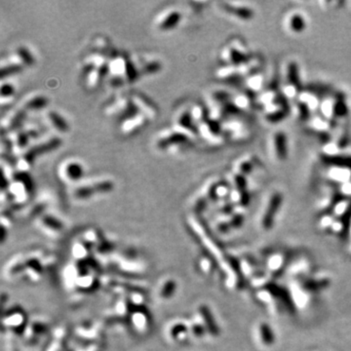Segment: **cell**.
Listing matches in <instances>:
<instances>
[{
    "instance_id": "obj_1",
    "label": "cell",
    "mask_w": 351,
    "mask_h": 351,
    "mask_svg": "<svg viewBox=\"0 0 351 351\" xmlns=\"http://www.w3.org/2000/svg\"><path fill=\"white\" fill-rule=\"evenodd\" d=\"M280 90L283 97L287 101L296 102L302 93L303 88L301 79V70L297 62L290 61L286 64L284 81L282 86H280Z\"/></svg>"
},
{
    "instance_id": "obj_2",
    "label": "cell",
    "mask_w": 351,
    "mask_h": 351,
    "mask_svg": "<svg viewBox=\"0 0 351 351\" xmlns=\"http://www.w3.org/2000/svg\"><path fill=\"white\" fill-rule=\"evenodd\" d=\"M33 190V184L27 172H19L14 176L8 188L2 192H7V200L13 204H23L26 202Z\"/></svg>"
},
{
    "instance_id": "obj_3",
    "label": "cell",
    "mask_w": 351,
    "mask_h": 351,
    "mask_svg": "<svg viewBox=\"0 0 351 351\" xmlns=\"http://www.w3.org/2000/svg\"><path fill=\"white\" fill-rule=\"evenodd\" d=\"M243 39L233 38L225 45L221 53V61L224 66H239L253 58Z\"/></svg>"
},
{
    "instance_id": "obj_4",
    "label": "cell",
    "mask_w": 351,
    "mask_h": 351,
    "mask_svg": "<svg viewBox=\"0 0 351 351\" xmlns=\"http://www.w3.org/2000/svg\"><path fill=\"white\" fill-rule=\"evenodd\" d=\"M61 139L55 136L45 142L39 143L36 146H32L28 150H26L20 157L19 161L17 163L20 172H27L39 155L48 153L52 150L57 149L59 146H61Z\"/></svg>"
},
{
    "instance_id": "obj_5",
    "label": "cell",
    "mask_w": 351,
    "mask_h": 351,
    "mask_svg": "<svg viewBox=\"0 0 351 351\" xmlns=\"http://www.w3.org/2000/svg\"><path fill=\"white\" fill-rule=\"evenodd\" d=\"M282 203L283 194L280 191H274L270 194L261 215L260 226L263 230H269L272 228L276 216L279 213Z\"/></svg>"
},
{
    "instance_id": "obj_6",
    "label": "cell",
    "mask_w": 351,
    "mask_h": 351,
    "mask_svg": "<svg viewBox=\"0 0 351 351\" xmlns=\"http://www.w3.org/2000/svg\"><path fill=\"white\" fill-rule=\"evenodd\" d=\"M192 140L175 128L163 131L156 140V146L163 150H172L175 147L188 145Z\"/></svg>"
},
{
    "instance_id": "obj_7",
    "label": "cell",
    "mask_w": 351,
    "mask_h": 351,
    "mask_svg": "<svg viewBox=\"0 0 351 351\" xmlns=\"http://www.w3.org/2000/svg\"><path fill=\"white\" fill-rule=\"evenodd\" d=\"M113 183L109 180L97 181L87 185H82L75 187L73 190V196L79 200H85L96 194L108 193L113 189Z\"/></svg>"
},
{
    "instance_id": "obj_8",
    "label": "cell",
    "mask_w": 351,
    "mask_h": 351,
    "mask_svg": "<svg viewBox=\"0 0 351 351\" xmlns=\"http://www.w3.org/2000/svg\"><path fill=\"white\" fill-rule=\"evenodd\" d=\"M174 128L178 131L184 133L186 136H189L191 140H194L199 136L198 129L191 115L190 109L181 111L176 116Z\"/></svg>"
},
{
    "instance_id": "obj_9",
    "label": "cell",
    "mask_w": 351,
    "mask_h": 351,
    "mask_svg": "<svg viewBox=\"0 0 351 351\" xmlns=\"http://www.w3.org/2000/svg\"><path fill=\"white\" fill-rule=\"evenodd\" d=\"M285 28L292 34H301L307 28V20L305 15L301 12L294 10L285 17Z\"/></svg>"
},
{
    "instance_id": "obj_10",
    "label": "cell",
    "mask_w": 351,
    "mask_h": 351,
    "mask_svg": "<svg viewBox=\"0 0 351 351\" xmlns=\"http://www.w3.org/2000/svg\"><path fill=\"white\" fill-rule=\"evenodd\" d=\"M84 175V168L77 161L68 160L60 168V176L66 183H76Z\"/></svg>"
},
{
    "instance_id": "obj_11",
    "label": "cell",
    "mask_w": 351,
    "mask_h": 351,
    "mask_svg": "<svg viewBox=\"0 0 351 351\" xmlns=\"http://www.w3.org/2000/svg\"><path fill=\"white\" fill-rule=\"evenodd\" d=\"M223 9L233 18L243 22H249L255 17V11L245 3L225 2L223 3Z\"/></svg>"
},
{
    "instance_id": "obj_12",
    "label": "cell",
    "mask_w": 351,
    "mask_h": 351,
    "mask_svg": "<svg viewBox=\"0 0 351 351\" xmlns=\"http://www.w3.org/2000/svg\"><path fill=\"white\" fill-rule=\"evenodd\" d=\"M271 150L276 160L285 161L289 155V143L283 131H277L271 136Z\"/></svg>"
},
{
    "instance_id": "obj_13",
    "label": "cell",
    "mask_w": 351,
    "mask_h": 351,
    "mask_svg": "<svg viewBox=\"0 0 351 351\" xmlns=\"http://www.w3.org/2000/svg\"><path fill=\"white\" fill-rule=\"evenodd\" d=\"M148 122L149 119L144 113L138 112L120 122V131L123 135H134L146 126Z\"/></svg>"
},
{
    "instance_id": "obj_14",
    "label": "cell",
    "mask_w": 351,
    "mask_h": 351,
    "mask_svg": "<svg viewBox=\"0 0 351 351\" xmlns=\"http://www.w3.org/2000/svg\"><path fill=\"white\" fill-rule=\"evenodd\" d=\"M255 341L263 348L271 347L275 342V335L272 328L266 323H259L254 330Z\"/></svg>"
},
{
    "instance_id": "obj_15",
    "label": "cell",
    "mask_w": 351,
    "mask_h": 351,
    "mask_svg": "<svg viewBox=\"0 0 351 351\" xmlns=\"http://www.w3.org/2000/svg\"><path fill=\"white\" fill-rule=\"evenodd\" d=\"M287 263H289L287 252H272L267 257V261L264 263V266L267 268V274L274 276L280 274Z\"/></svg>"
},
{
    "instance_id": "obj_16",
    "label": "cell",
    "mask_w": 351,
    "mask_h": 351,
    "mask_svg": "<svg viewBox=\"0 0 351 351\" xmlns=\"http://www.w3.org/2000/svg\"><path fill=\"white\" fill-rule=\"evenodd\" d=\"M27 115L28 112L23 108H20L18 110H15L14 112L10 113L7 118L4 119L2 122L3 131L6 130L8 133H14L22 129L27 119Z\"/></svg>"
},
{
    "instance_id": "obj_17",
    "label": "cell",
    "mask_w": 351,
    "mask_h": 351,
    "mask_svg": "<svg viewBox=\"0 0 351 351\" xmlns=\"http://www.w3.org/2000/svg\"><path fill=\"white\" fill-rule=\"evenodd\" d=\"M132 100L135 103L138 109L144 113L149 120L151 119H155L157 116V107L155 105L148 99V98L144 96L143 94H133L132 96Z\"/></svg>"
},
{
    "instance_id": "obj_18",
    "label": "cell",
    "mask_w": 351,
    "mask_h": 351,
    "mask_svg": "<svg viewBox=\"0 0 351 351\" xmlns=\"http://www.w3.org/2000/svg\"><path fill=\"white\" fill-rule=\"evenodd\" d=\"M11 134H12V136L9 140L11 150L16 154L24 153V150L27 149L29 142L31 140L28 135V133L26 132V130L24 128H22L14 133H11Z\"/></svg>"
},
{
    "instance_id": "obj_19",
    "label": "cell",
    "mask_w": 351,
    "mask_h": 351,
    "mask_svg": "<svg viewBox=\"0 0 351 351\" xmlns=\"http://www.w3.org/2000/svg\"><path fill=\"white\" fill-rule=\"evenodd\" d=\"M182 20V14L178 10H168L163 13L157 22V28L160 30H171L178 27Z\"/></svg>"
},
{
    "instance_id": "obj_20",
    "label": "cell",
    "mask_w": 351,
    "mask_h": 351,
    "mask_svg": "<svg viewBox=\"0 0 351 351\" xmlns=\"http://www.w3.org/2000/svg\"><path fill=\"white\" fill-rule=\"evenodd\" d=\"M244 87L246 88L247 93L255 94V93H262L264 90V76L260 72H256L245 78Z\"/></svg>"
},
{
    "instance_id": "obj_21",
    "label": "cell",
    "mask_w": 351,
    "mask_h": 351,
    "mask_svg": "<svg viewBox=\"0 0 351 351\" xmlns=\"http://www.w3.org/2000/svg\"><path fill=\"white\" fill-rule=\"evenodd\" d=\"M307 124L310 128L312 132L317 133V134H329L333 129V125L335 122L331 120H328L326 118L321 116L311 117L308 121Z\"/></svg>"
},
{
    "instance_id": "obj_22",
    "label": "cell",
    "mask_w": 351,
    "mask_h": 351,
    "mask_svg": "<svg viewBox=\"0 0 351 351\" xmlns=\"http://www.w3.org/2000/svg\"><path fill=\"white\" fill-rule=\"evenodd\" d=\"M23 68H25L19 60L16 58L14 55L9 59H7L6 62H2V67H1V78L4 79L6 76L13 75L15 73H18L22 71Z\"/></svg>"
},
{
    "instance_id": "obj_23",
    "label": "cell",
    "mask_w": 351,
    "mask_h": 351,
    "mask_svg": "<svg viewBox=\"0 0 351 351\" xmlns=\"http://www.w3.org/2000/svg\"><path fill=\"white\" fill-rule=\"evenodd\" d=\"M46 119L49 124L59 133H67L68 131V122L66 119L59 114L58 112L50 110L46 114Z\"/></svg>"
},
{
    "instance_id": "obj_24",
    "label": "cell",
    "mask_w": 351,
    "mask_h": 351,
    "mask_svg": "<svg viewBox=\"0 0 351 351\" xmlns=\"http://www.w3.org/2000/svg\"><path fill=\"white\" fill-rule=\"evenodd\" d=\"M48 105V99L43 95H36L33 97H29L23 105V109L27 112L39 111L43 109Z\"/></svg>"
},
{
    "instance_id": "obj_25",
    "label": "cell",
    "mask_w": 351,
    "mask_h": 351,
    "mask_svg": "<svg viewBox=\"0 0 351 351\" xmlns=\"http://www.w3.org/2000/svg\"><path fill=\"white\" fill-rule=\"evenodd\" d=\"M135 64H136L140 74H144V75L153 74L161 69V64L157 61L144 60L142 62L140 61V63H135Z\"/></svg>"
},
{
    "instance_id": "obj_26",
    "label": "cell",
    "mask_w": 351,
    "mask_h": 351,
    "mask_svg": "<svg viewBox=\"0 0 351 351\" xmlns=\"http://www.w3.org/2000/svg\"><path fill=\"white\" fill-rule=\"evenodd\" d=\"M40 223H41L42 226H44L45 228H48L52 231L62 230L64 227L63 223L61 221H59L56 217L51 216V215H43L40 218Z\"/></svg>"
},
{
    "instance_id": "obj_27",
    "label": "cell",
    "mask_w": 351,
    "mask_h": 351,
    "mask_svg": "<svg viewBox=\"0 0 351 351\" xmlns=\"http://www.w3.org/2000/svg\"><path fill=\"white\" fill-rule=\"evenodd\" d=\"M13 55L19 60L20 63L24 67H29L34 64V58L32 54L26 47H20L15 51Z\"/></svg>"
},
{
    "instance_id": "obj_28",
    "label": "cell",
    "mask_w": 351,
    "mask_h": 351,
    "mask_svg": "<svg viewBox=\"0 0 351 351\" xmlns=\"http://www.w3.org/2000/svg\"><path fill=\"white\" fill-rule=\"evenodd\" d=\"M16 88L11 83H3L1 85V103L4 105L5 103H8L12 100V98L15 96Z\"/></svg>"
}]
</instances>
